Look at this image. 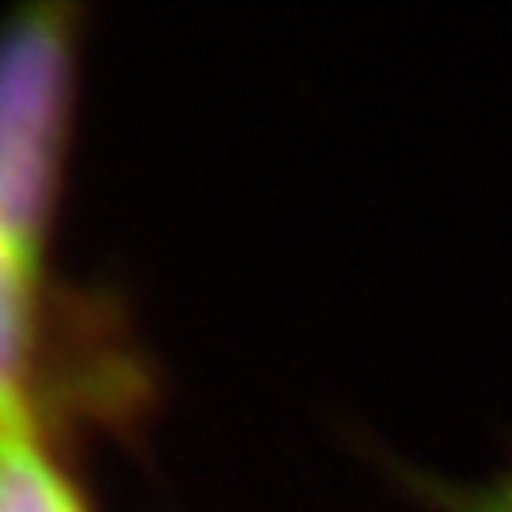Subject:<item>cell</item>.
I'll return each instance as SVG.
<instances>
[{
	"label": "cell",
	"instance_id": "3957f363",
	"mask_svg": "<svg viewBox=\"0 0 512 512\" xmlns=\"http://www.w3.org/2000/svg\"><path fill=\"white\" fill-rule=\"evenodd\" d=\"M0 512H92L35 421L0 429Z\"/></svg>",
	"mask_w": 512,
	"mask_h": 512
},
{
	"label": "cell",
	"instance_id": "6da1fadb",
	"mask_svg": "<svg viewBox=\"0 0 512 512\" xmlns=\"http://www.w3.org/2000/svg\"><path fill=\"white\" fill-rule=\"evenodd\" d=\"M73 76V8L31 4L0 27V243L31 258L61 198Z\"/></svg>",
	"mask_w": 512,
	"mask_h": 512
},
{
	"label": "cell",
	"instance_id": "277c9868",
	"mask_svg": "<svg viewBox=\"0 0 512 512\" xmlns=\"http://www.w3.org/2000/svg\"><path fill=\"white\" fill-rule=\"evenodd\" d=\"M410 486L433 512H512V467L482 482H448L437 475H410Z\"/></svg>",
	"mask_w": 512,
	"mask_h": 512
},
{
	"label": "cell",
	"instance_id": "7a4b0ae2",
	"mask_svg": "<svg viewBox=\"0 0 512 512\" xmlns=\"http://www.w3.org/2000/svg\"><path fill=\"white\" fill-rule=\"evenodd\" d=\"M38 346V258L0 243V429L31 421Z\"/></svg>",
	"mask_w": 512,
	"mask_h": 512
}]
</instances>
